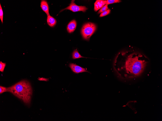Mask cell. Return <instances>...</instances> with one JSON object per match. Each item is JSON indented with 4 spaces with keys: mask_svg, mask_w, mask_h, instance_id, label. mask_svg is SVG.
Here are the masks:
<instances>
[{
    "mask_svg": "<svg viewBox=\"0 0 162 121\" xmlns=\"http://www.w3.org/2000/svg\"><path fill=\"white\" fill-rule=\"evenodd\" d=\"M7 92V88L1 86H0V94Z\"/></svg>",
    "mask_w": 162,
    "mask_h": 121,
    "instance_id": "16",
    "label": "cell"
},
{
    "mask_svg": "<svg viewBox=\"0 0 162 121\" xmlns=\"http://www.w3.org/2000/svg\"><path fill=\"white\" fill-rule=\"evenodd\" d=\"M69 66L72 71L75 73H78L84 72H89L84 68L74 64H70Z\"/></svg>",
    "mask_w": 162,
    "mask_h": 121,
    "instance_id": "5",
    "label": "cell"
},
{
    "mask_svg": "<svg viewBox=\"0 0 162 121\" xmlns=\"http://www.w3.org/2000/svg\"><path fill=\"white\" fill-rule=\"evenodd\" d=\"M140 56L131 55L126 57L118 56L114 64L115 70L124 78L135 77L140 74L145 67L146 61Z\"/></svg>",
    "mask_w": 162,
    "mask_h": 121,
    "instance_id": "1",
    "label": "cell"
},
{
    "mask_svg": "<svg viewBox=\"0 0 162 121\" xmlns=\"http://www.w3.org/2000/svg\"><path fill=\"white\" fill-rule=\"evenodd\" d=\"M96 29V26L93 23L89 22L84 24L82 26L81 31L83 38L85 40H89Z\"/></svg>",
    "mask_w": 162,
    "mask_h": 121,
    "instance_id": "3",
    "label": "cell"
},
{
    "mask_svg": "<svg viewBox=\"0 0 162 121\" xmlns=\"http://www.w3.org/2000/svg\"><path fill=\"white\" fill-rule=\"evenodd\" d=\"M77 26V22L75 20L70 21L67 26V30L69 33L73 32L75 30Z\"/></svg>",
    "mask_w": 162,
    "mask_h": 121,
    "instance_id": "6",
    "label": "cell"
},
{
    "mask_svg": "<svg viewBox=\"0 0 162 121\" xmlns=\"http://www.w3.org/2000/svg\"><path fill=\"white\" fill-rule=\"evenodd\" d=\"M47 22L48 24L51 27L54 26L57 23L56 19L50 15L47 16Z\"/></svg>",
    "mask_w": 162,
    "mask_h": 121,
    "instance_id": "9",
    "label": "cell"
},
{
    "mask_svg": "<svg viewBox=\"0 0 162 121\" xmlns=\"http://www.w3.org/2000/svg\"><path fill=\"white\" fill-rule=\"evenodd\" d=\"M39 80H44V81H48V79H46L45 78H39L38 79Z\"/></svg>",
    "mask_w": 162,
    "mask_h": 121,
    "instance_id": "17",
    "label": "cell"
},
{
    "mask_svg": "<svg viewBox=\"0 0 162 121\" xmlns=\"http://www.w3.org/2000/svg\"><path fill=\"white\" fill-rule=\"evenodd\" d=\"M121 0H106V4L108 5L113 3L119 2Z\"/></svg>",
    "mask_w": 162,
    "mask_h": 121,
    "instance_id": "13",
    "label": "cell"
},
{
    "mask_svg": "<svg viewBox=\"0 0 162 121\" xmlns=\"http://www.w3.org/2000/svg\"><path fill=\"white\" fill-rule=\"evenodd\" d=\"M3 12L1 7V4H0V19L2 23H3Z\"/></svg>",
    "mask_w": 162,
    "mask_h": 121,
    "instance_id": "15",
    "label": "cell"
},
{
    "mask_svg": "<svg viewBox=\"0 0 162 121\" xmlns=\"http://www.w3.org/2000/svg\"><path fill=\"white\" fill-rule=\"evenodd\" d=\"M106 0H96L94 4V11H97L98 9L101 8L106 4Z\"/></svg>",
    "mask_w": 162,
    "mask_h": 121,
    "instance_id": "7",
    "label": "cell"
},
{
    "mask_svg": "<svg viewBox=\"0 0 162 121\" xmlns=\"http://www.w3.org/2000/svg\"><path fill=\"white\" fill-rule=\"evenodd\" d=\"M40 7L43 11L46 14L47 16L50 15L49 12V6L48 3L46 0H41Z\"/></svg>",
    "mask_w": 162,
    "mask_h": 121,
    "instance_id": "8",
    "label": "cell"
},
{
    "mask_svg": "<svg viewBox=\"0 0 162 121\" xmlns=\"http://www.w3.org/2000/svg\"><path fill=\"white\" fill-rule=\"evenodd\" d=\"M74 0H72L69 5L65 8L61 10L60 12L65 9L69 10L74 12L79 11L85 12L88 9V8L85 6L77 5L74 2Z\"/></svg>",
    "mask_w": 162,
    "mask_h": 121,
    "instance_id": "4",
    "label": "cell"
},
{
    "mask_svg": "<svg viewBox=\"0 0 162 121\" xmlns=\"http://www.w3.org/2000/svg\"><path fill=\"white\" fill-rule=\"evenodd\" d=\"M6 65V63H3L1 61L0 62V71L2 72L4 71Z\"/></svg>",
    "mask_w": 162,
    "mask_h": 121,
    "instance_id": "14",
    "label": "cell"
},
{
    "mask_svg": "<svg viewBox=\"0 0 162 121\" xmlns=\"http://www.w3.org/2000/svg\"><path fill=\"white\" fill-rule=\"evenodd\" d=\"M82 57H85L81 56L77 50H74L72 54V58L73 59H76Z\"/></svg>",
    "mask_w": 162,
    "mask_h": 121,
    "instance_id": "10",
    "label": "cell"
},
{
    "mask_svg": "<svg viewBox=\"0 0 162 121\" xmlns=\"http://www.w3.org/2000/svg\"><path fill=\"white\" fill-rule=\"evenodd\" d=\"M7 92L11 93L22 100L26 105H30L32 90L29 82L23 80L7 87Z\"/></svg>",
    "mask_w": 162,
    "mask_h": 121,
    "instance_id": "2",
    "label": "cell"
},
{
    "mask_svg": "<svg viewBox=\"0 0 162 121\" xmlns=\"http://www.w3.org/2000/svg\"><path fill=\"white\" fill-rule=\"evenodd\" d=\"M110 10L108 9L107 10L102 13L100 14L99 17H102L108 15L110 13Z\"/></svg>",
    "mask_w": 162,
    "mask_h": 121,
    "instance_id": "12",
    "label": "cell"
},
{
    "mask_svg": "<svg viewBox=\"0 0 162 121\" xmlns=\"http://www.w3.org/2000/svg\"><path fill=\"white\" fill-rule=\"evenodd\" d=\"M108 5L106 4L103 6L98 11V14H99L101 13H102L108 9Z\"/></svg>",
    "mask_w": 162,
    "mask_h": 121,
    "instance_id": "11",
    "label": "cell"
}]
</instances>
